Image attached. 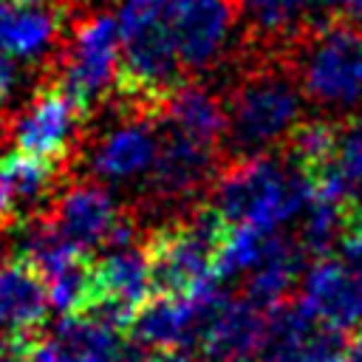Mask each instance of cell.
Returning <instances> with one entry per match:
<instances>
[{
	"mask_svg": "<svg viewBox=\"0 0 362 362\" xmlns=\"http://www.w3.org/2000/svg\"><path fill=\"white\" fill-rule=\"evenodd\" d=\"M359 342H362V334H359Z\"/></svg>",
	"mask_w": 362,
	"mask_h": 362,
	"instance_id": "33",
	"label": "cell"
},
{
	"mask_svg": "<svg viewBox=\"0 0 362 362\" xmlns=\"http://www.w3.org/2000/svg\"><path fill=\"white\" fill-rule=\"evenodd\" d=\"M79 116V107L57 85H48L40 93H34L23 113L14 119L11 139L17 150L62 164L71 147L76 144Z\"/></svg>",
	"mask_w": 362,
	"mask_h": 362,
	"instance_id": "11",
	"label": "cell"
},
{
	"mask_svg": "<svg viewBox=\"0 0 362 362\" xmlns=\"http://www.w3.org/2000/svg\"><path fill=\"white\" fill-rule=\"evenodd\" d=\"M178 0H119L122 71L119 96L133 110L158 113L161 102L181 85V59L173 40V11Z\"/></svg>",
	"mask_w": 362,
	"mask_h": 362,
	"instance_id": "1",
	"label": "cell"
},
{
	"mask_svg": "<svg viewBox=\"0 0 362 362\" xmlns=\"http://www.w3.org/2000/svg\"><path fill=\"white\" fill-rule=\"evenodd\" d=\"M0 362H20V359H17V356H11L8 351H3V348H0Z\"/></svg>",
	"mask_w": 362,
	"mask_h": 362,
	"instance_id": "31",
	"label": "cell"
},
{
	"mask_svg": "<svg viewBox=\"0 0 362 362\" xmlns=\"http://www.w3.org/2000/svg\"><path fill=\"white\" fill-rule=\"evenodd\" d=\"M90 277H93V291L85 314L105 322L113 331L130 328L136 314L150 303V294H156L150 255L147 249L139 246L105 252L93 263Z\"/></svg>",
	"mask_w": 362,
	"mask_h": 362,
	"instance_id": "7",
	"label": "cell"
},
{
	"mask_svg": "<svg viewBox=\"0 0 362 362\" xmlns=\"http://www.w3.org/2000/svg\"><path fill=\"white\" fill-rule=\"evenodd\" d=\"M226 139L243 156H263L266 147L291 139L303 116V88L280 68L246 74L226 96Z\"/></svg>",
	"mask_w": 362,
	"mask_h": 362,
	"instance_id": "4",
	"label": "cell"
},
{
	"mask_svg": "<svg viewBox=\"0 0 362 362\" xmlns=\"http://www.w3.org/2000/svg\"><path fill=\"white\" fill-rule=\"evenodd\" d=\"M334 170L348 192V212L351 226L362 221V116L339 127V147Z\"/></svg>",
	"mask_w": 362,
	"mask_h": 362,
	"instance_id": "24",
	"label": "cell"
},
{
	"mask_svg": "<svg viewBox=\"0 0 362 362\" xmlns=\"http://www.w3.org/2000/svg\"><path fill=\"white\" fill-rule=\"evenodd\" d=\"M272 238H274V232H260L252 226H229V232L218 249V260H215L218 280L255 272L257 263L263 260Z\"/></svg>",
	"mask_w": 362,
	"mask_h": 362,
	"instance_id": "23",
	"label": "cell"
},
{
	"mask_svg": "<svg viewBox=\"0 0 362 362\" xmlns=\"http://www.w3.org/2000/svg\"><path fill=\"white\" fill-rule=\"evenodd\" d=\"M59 37V14L45 6L0 0V51L14 59L45 57Z\"/></svg>",
	"mask_w": 362,
	"mask_h": 362,
	"instance_id": "19",
	"label": "cell"
},
{
	"mask_svg": "<svg viewBox=\"0 0 362 362\" xmlns=\"http://www.w3.org/2000/svg\"><path fill=\"white\" fill-rule=\"evenodd\" d=\"M14 3H23V6H45L51 0H14Z\"/></svg>",
	"mask_w": 362,
	"mask_h": 362,
	"instance_id": "30",
	"label": "cell"
},
{
	"mask_svg": "<svg viewBox=\"0 0 362 362\" xmlns=\"http://www.w3.org/2000/svg\"><path fill=\"white\" fill-rule=\"evenodd\" d=\"M144 362H189L187 351H158V354H147Z\"/></svg>",
	"mask_w": 362,
	"mask_h": 362,
	"instance_id": "28",
	"label": "cell"
},
{
	"mask_svg": "<svg viewBox=\"0 0 362 362\" xmlns=\"http://www.w3.org/2000/svg\"><path fill=\"white\" fill-rule=\"evenodd\" d=\"M337 147H339V127L331 122H303L291 139H288V153L291 164L308 173L311 178H320L325 170L334 167L337 161Z\"/></svg>",
	"mask_w": 362,
	"mask_h": 362,
	"instance_id": "22",
	"label": "cell"
},
{
	"mask_svg": "<svg viewBox=\"0 0 362 362\" xmlns=\"http://www.w3.org/2000/svg\"><path fill=\"white\" fill-rule=\"evenodd\" d=\"M48 308V286L40 272L14 257L0 260V331L6 339H37Z\"/></svg>",
	"mask_w": 362,
	"mask_h": 362,
	"instance_id": "17",
	"label": "cell"
},
{
	"mask_svg": "<svg viewBox=\"0 0 362 362\" xmlns=\"http://www.w3.org/2000/svg\"><path fill=\"white\" fill-rule=\"evenodd\" d=\"M320 3H322V6H337V8H339V0H320Z\"/></svg>",
	"mask_w": 362,
	"mask_h": 362,
	"instance_id": "32",
	"label": "cell"
},
{
	"mask_svg": "<svg viewBox=\"0 0 362 362\" xmlns=\"http://www.w3.org/2000/svg\"><path fill=\"white\" fill-rule=\"evenodd\" d=\"M158 124L164 133L181 136L192 144L218 153L221 139L229 133L226 102H221L204 85H178L158 107Z\"/></svg>",
	"mask_w": 362,
	"mask_h": 362,
	"instance_id": "16",
	"label": "cell"
},
{
	"mask_svg": "<svg viewBox=\"0 0 362 362\" xmlns=\"http://www.w3.org/2000/svg\"><path fill=\"white\" fill-rule=\"evenodd\" d=\"M161 124L158 113L133 110L130 119H122L93 144L88 167L102 181H133L150 175L158 150H161Z\"/></svg>",
	"mask_w": 362,
	"mask_h": 362,
	"instance_id": "10",
	"label": "cell"
},
{
	"mask_svg": "<svg viewBox=\"0 0 362 362\" xmlns=\"http://www.w3.org/2000/svg\"><path fill=\"white\" fill-rule=\"evenodd\" d=\"M243 3L252 25L266 37L294 31L311 6V0H243Z\"/></svg>",
	"mask_w": 362,
	"mask_h": 362,
	"instance_id": "25",
	"label": "cell"
},
{
	"mask_svg": "<svg viewBox=\"0 0 362 362\" xmlns=\"http://www.w3.org/2000/svg\"><path fill=\"white\" fill-rule=\"evenodd\" d=\"M59 164L28 156L23 150L0 156V226L37 218L57 198Z\"/></svg>",
	"mask_w": 362,
	"mask_h": 362,
	"instance_id": "14",
	"label": "cell"
},
{
	"mask_svg": "<svg viewBox=\"0 0 362 362\" xmlns=\"http://www.w3.org/2000/svg\"><path fill=\"white\" fill-rule=\"evenodd\" d=\"M269 334V311L249 297H229L206 322L198 351L204 362H260Z\"/></svg>",
	"mask_w": 362,
	"mask_h": 362,
	"instance_id": "13",
	"label": "cell"
},
{
	"mask_svg": "<svg viewBox=\"0 0 362 362\" xmlns=\"http://www.w3.org/2000/svg\"><path fill=\"white\" fill-rule=\"evenodd\" d=\"M240 0H178L173 11V40L184 71L212 68L232 34Z\"/></svg>",
	"mask_w": 362,
	"mask_h": 362,
	"instance_id": "12",
	"label": "cell"
},
{
	"mask_svg": "<svg viewBox=\"0 0 362 362\" xmlns=\"http://www.w3.org/2000/svg\"><path fill=\"white\" fill-rule=\"evenodd\" d=\"M215 150L164 133L158 158L147 175V187L158 201H184L195 195L215 170Z\"/></svg>",
	"mask_w": 362,
	"mask_h": 362,
	"instance_id": "18",
	"label": "cell"
},
{
	"mask_svg": "<svg viewBox=\"0 0 362 362\" xmlns=\"http://www.w3.org/2000/svg\"><path fill=\"white\" fill-rule=\"evenodd\" d=\"M17 88H20V68H17V59L0 51V107L14 96Z\"/></svg>",
	"mask_w": 362,
	"mask_h": 362,
	"instance_id": "27",
	"label": "cell"
},
{
	"mask_svg": "<svg viewBox=\"0 0 362 362\" xmlns=\"http://www.w3.org/2000/svg\"><path fill=\"white\" fill-rule=\"evenodd\" d=\"M45 218L68 246L88 255L107 246L113 229L122 221V212L102 184L82 181L65 187L45 209Z\"/></svg>",
	"mask_w": 362,
	"mask_h": 362,
	"instance_id": "9",
	"label": "cell"
},
{
	"mask_svg": "<svg viewBox=\"0 0 362 362\" xmlns=\"http://www.w3.org/2000/svg\"><path fill=\"white\" fill-rule=\"evenodd\" d=\"M226 232L229 223L212 204L195 206L187 218L156 229L144 246L150 255L153 291L158 297L192 294L218 280L215 260Z\"/></svg>",
	"mask_w": 362,
	"mask_h": 362,
	"instance_id": "3",
	"label": "cell"
},
{
	"mask_svg": "<svg viewBox=\"0 0 362 362\" xmlns=\"http://www.w3.org/2000/svg\"><path fill=\"white\" fill-rule=\"evenodd\" d=\"M229 300V291L218 280L192 291L150 300L133 320V339L144 348L158 351H187L198 345L212 314Z\"/></svg>",
	"mask_w": 362,
	"mask_h": 362,
	"instance_id": "8",
	"label": "cell"
},
{
	"mask_svg": "<svg viewBox=\"0 0 362 362\" xmlns=\"http://www.w3.org/2000/svg\"><path fill=\"white\" fill-rule=\"evenodd\" d=\"M122 71V34L119 20L113 14L96 11L76 23L71 42L65 48L57 88L79 107V113H90L105 93L119 85Z\"/></svg>",
	"mask_w": 362,
	"mask_h": 362,
	"instance_id": "6",
	"label": "cell"
},
{
	"mask_svg": "<svg viewBox=\"0 0 362 362\" xmlns=\"http://www.w3.org/2000/svg\"><path fill=\"white\" fill-rule=\"evenodd\" d=\"M339 8L354 17H362V0H339Z\"/></svg>",
	"mask_w": 362,
	"mask_h": 362,
	"instance_id": "29",
	"label": "cell"
},
{
	"mask_svg": "<svg viewBox=\"0 0 362 362\" xmlns=\"http://www.w3.org/2000/svg\"><path fill=\"white\" fill-rule=\"evenodd\" d=\"M124 345L119 331L82 314L62 317L51 339H45L51 362H122Z\"/></svg>",
	"mask_w": 362,
	"mask_h": 362,
	"instance_id": "21",
	"label": "cell"
},
{
	"mask_svg": "<svg viewBox=\"0 0 362 362\" xmlns=\"http://www.w3.org/2000/svg\"><path fill=\"white\" fill-rule=\"evenodd\" d=\"M317 195V181L294 164L272 156H243L221 170L212 189V206L229 226L277 232L303 215Z\"/></svg>",
	"mask_w": 362,
	"mask_h": 362,
	"instance_id": "2",
	"label": "cell"
},
{
	"mask_svg": "<svg viewBox=\"0 0 362 362\" xmlns=\"http://www.w3.org/2000/svg\"><path fill=\"white\" fill-rule=\"evenodd\" d=\"M297 79L303 93L322 107H356L362 102V28L354 23L308 28L300 45Z\"/></svg>",
	"mask_w": 362,
	"mask_h": 362,
	"instance_id": "5",
	"label": "cell"
},
{
	"mask_svg": "<svg viewBox=\"0 0 362 362\" xmlns=\"http://www.w3.org/2000/svg\"><path fill=\"white\" fill-rule=\"evenodd\" d=\"M339 260L362 280V223L348 226V232L339 240Z\"/></svg>",
	"mask_w": 362,
	"mask_h": 362,
	"instance_id": "26",
	"label": "cell"
},
{
	"mask_svg": "<svg viewBox=\"0 0 362 362\" xmlns=\"http://www.w3.org/2000/svg\"><path fill=\"white\" fill-rule=\"evenodd\" d=\"M303 303L325 325L348 331L362 322V280L339 257H320L303 274Z\"/></svg>",
	"mask_w": 362,
	"mask_h": 362,
	"instance_id": "15",
	"label": "cell"
},
{
	"mask_svg": "<svg viewBox=\"0 0 362 362\" xmlns=\"http://www.w3.org/2000/svg\"><path fill=\"white\" fill-rule=\"evenodd\" d=\"M303 257L305 249L300 246V240H288L286 235L274 232L263 260L255 272H249L246 297L266 311L288 303V294L303 274Z\"/></svg>",
	"mask_w": 362,
	"mask_h": 362,
	"instance_id": "20",
	"label": "cell"
}]
</instances>
